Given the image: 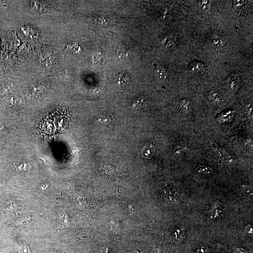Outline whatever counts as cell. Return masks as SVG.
<instances>
[{"instance_id":"15","label":"cell","mask_w":253,"mask_h":253,"mask_svg":"<svg viewBox=\"0 0 253 253\" xmlns=\"http://www.w3.org/2000/svg\"><path fill=\"white\" fill-rule=\"evenodd\" d=\"M18 253H31V252L27 246L24 245L18 248Z\"/></svg>"},{"instance_id":"8","label":"cell","mask_w":253,"mask_h":253,"mask_svg":"<svg viewBox=\"0 0 253 253\" xmlns=\"http://www.w3.org/2000/svg\"><path fill=\"white\" fill-rule=\"evenodd\" d=\"M226 42V39L222 36L215 37L212 40V45L217 48L224 46Z\"/></svg>"},{"instance_id":"13","label":"cell","mask_w":253,"mask_h":253,"mask_svg":"<svg viewBox=\"0 0 253 253\" xmlns=\"http://www.w3.org/2000/svg\"><path fill=\"white\" fill-rule=\"evenodd\" d=\"M130 54L131 53H130V51L127 49L124 48H121L118 51V54L120 57L126 58V57H129Z\"/></svg>"},{"instance_id":"5","label":"cell","mask_w":253,"mask_h":253,"mask_svg":"<svg viewBox=\"0 0 253 253\" xmlns=\"http://www.w3.org/2000/svg\"><path fill=\"white\" fill-rule=\"evenodd\" d=\"M117 81L120 85H126L130 82V77L126 73H121L117 76Z\"/></svg>"},{"instance_id":"2","label":"cell","mask_w":253,"mask_h":253,"mask_svg":"<svg viewBox=\"0 0 253 253\" xmlns=\"http://www.w3.org/2000/svg\"><path fill=\"white\" fill-rule=\"evenodd\" d=\"M240 196L245 201H252L253 191L250 187L243 186L240 190Z\"/></svg>"},{"instance_id":"14","label":"cell","mask_w":253,"mask_h":253,"mask_svg":"<svg viewBox=\"0 0 253 253\" xmlns=\"http://www.w3.org/2000/svg\"><path fill=\"white\" fill-rule=\"evenodd\" d=\"M67 48L70 50V51L73 52L75 53H78L81 50L80 47L77 44H71L67 47Z\"/></svg>"},{"instance_id":"3","label":"cell","mask_w":253,"mask_h":253,"mask_svg":"<svg viewBox=\"0 0 253 253\" xmlns=\"http://www.w3.org/2000/svg\"><path fill=\"white\" fill-rule=\"evenodd\" d=\"M114 118L110 114H105L99 116L98 122L101 126H108L113 124Z\"/></svg>"},{"instance_id":"1","label":"cell","mask_w":253,"mask_h":253,"mask_svg":"<svg viewBox=\"0 0 253 253\" xmlns=\"http://www.w3.org/2000/svg\"><path fill=\"white\" fill-rule=\"evenodd\" d=\"M178 185L172 181H168L164 184L161 195L164 201L169 205H176L179 203L178 197Z\"/></svg>"},{"instance_id":"4","label":"cell","mask_w":253,"mask_h":253,"mask_svg":"<svg viewBox=\"0 0 253 253\" xmlns=\"http://www.w3.org/2000/svg\"><path fill=\"white\" fill-rule=\"evenodd\" d=\"M222 206H221L220 204L219 203H216L215 205L213 206L212 209L210 212V216L212 218H217L218 217H219L221 213H222Z\"/></svg>"},{"instance_id":"10","label":"cell","mask_w":253,"mask_h":253,"mask_svg":"<svg viewBox=\"0 0 253 253\" xmlns=\"http://www.w3.org/2000/svg\"><path fill=\"white\" fill-rule=\"evenodd\" d=\"M146 101L142 99H138L134 101L133 104V107L136 109H141L145 108L146 106Z\"/></svg>"},{"instance_id":"16","label":"cell","mask_w":253,"mask_h":253,"mask_svg":"<svg viewBox=\"0 0 253 253\" xmlns=\"http://www.w3.org/2000/svg\"><path fill=\"white\" fill-rule=\"evenodd\" d=\"M189 104V102L187 100H182L180 103L181 108L182 109L184 110H187V108H188V105Z\"/></svg>"},{"instance_id":"12","label":"cell","mask_w":253,"mask_h":253,"mask_svg":"<svg viewBox=\"0 0 253 253\" xmlns=\"http://www.w3.org/2000/svg\"><path fill=\"white\" fill-rule=\"evenodd\" d=\"M199 6L203 11H208L210 9V2L208 1H200L199 2Z\"/></svg>"},{"instance_id":"9","label":"cell","mask_w":253,"mask_h":253,"mask_svg":"<svg viewBox=\"0 0 253 253\" xmlns=\"http://www.w3.org/2000/svg\"><path fill=\"white\" fill-rule=\"evenodd\" d=\"M209 99L211 102L215 104H219L222 100L221 96L218 93L216 92L209 94Z\"/></svg>"},{"instance_id":"11","label":"cell","mask_w":253,"mask_h":253,"mask_svg":"<svg viewBox=\"0 0 253 253\" xmlns=\"http://www.w3.org/2000/svg\"><path fill=\"white\" fill-rule=\"evenodd\" d=\"M197 171L199 173L206 175L210 174L212 172L210 168L205 166H199L197 168Z\"/></svg>"},{"instance_id":"7","label":"cell","mask_w":253,"mask_h":253,"mask_svg":"<svg viewBox=\"0 0 253 253\" xmlns=\"http://www.w3.org/2000/svg\"><path fill=\"white\" fill-rule=\"evenodd\" d=\"M143 154L146 158H150L153 156L155 152V148L152 145L149 144L145 146L143 149Z\"/></svg>"},{"instance_id":"6","label":"cell","mask_w":253,"mask_h":253,"mask_svg":"<svg viewBox=\"0 0 253 253\" xmlns=\"http://www.w3.org/2000/svg\"><path fill=\"white\" fill-rule=\"evenodd\" d=\"M155 75L158 79L164 80L167 77V72L164 68L161 66H158L155 70Z\"/></svg>"}]
</instances>
